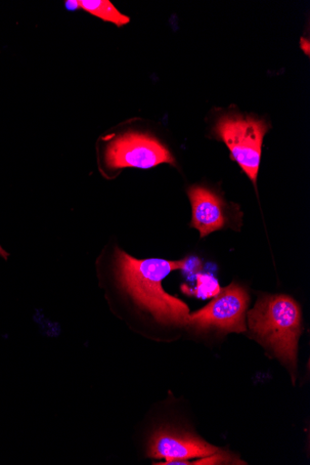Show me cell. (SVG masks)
Listing matches in <instances>:
<instances>
[{
  "instance_id": "obj_6",
  "label": "cell",
  "mask_w": 310,
  "mask_h": 465,
  "mask_svg": "<svg viewBox=\"0 0 310 465\" xmlns=\"http://www.w3.org/2000/svg\"><path fill=\"white\" fill-rule=\"evenodd\" d=\"M218 451V448L195 434L175 428L161 427L150 438L147 455L165 460L157 464H169L176 460L207 457Z\"/></svg>"
},
{
  "instance_id": "obj_4",
  "label": "cell",
  "mask_w": 310,
  "mask_h": 465,
  "mask_svg": "<svg viewBox=\"0 0 310 465\" xmlns=\"http://www.w3.org/2000/svg\"><path fill=\"white\" fill-rule=\"evenodd\" d=\"M248 293L239 284L220 289L215 299L204 309L190 314L187 325L198 330L215 328L225 332L246 331L245 314Z\"/></svg>"
},
{
  "instance_id": "obj_3",
  "label": "cell",
  "mask_w": 310,
  "mask_h": 465,
  "mask_svg": "<svg viewBox=\"0 0 310 465\" xmlns=\"http://www.w3.org/2000/svg\"><path fill=\"white\" fill-rule=\"evenodd\" d=\"M268 131V124L264 121L241 115L221 117L215 125V134L254 183L257 179L263 140Z\"/></svg>"
},
{
  "instance_id": "obj_9",
  "label": "cell",
  "mask_w": 310,
  "mask_h": 465,
  "mask_svg": "<svg viewBox=\"0 0 310 465\" xmlns=\"http://www.w3.org/2000/svg\"><path fill=\"white\" fill-rule=\"evenodd\" d=\"M309 41L306 40V39H302L301 41V48L302 50L305 53V54L308 56L309 55Z\"/></svg>"
},
{
  "instance_id": "obj_10",
  "label": "cell",
  "mask_w": 310,
  "mask_h": 465,
  "mask_svg": "<svg viewBox=\"0 0 310 465\" xmlns=\"http://www.w3.org/2000/svg\"><path fill=\"white\" fill-rule=\"evenodd\" d=\"M0 257L5 260H8L9 252H7L2 246H0Z\"/></svg>"
},
{
  "instance_id": "obj_5",
  "label": "cell",
  "mask_w": 310,
  "mask_h": 465,
  "mask_svg": "<svg viewBox=\"0 0 310 465\" xmlns=\"http://www.w3.org/2000/svg\"><path fill=\"white\" fill-rule=\"evenodd\" d=\"M105 161L112 168L148 169L161 163H174L169 151L155 138L139 133H127L112 141Z\"/></svg>"
},
{
  "instance_id": "obj_2",
  "label": "cell",
  "mask_w": 310,
  "mask_h": 465,
  "mask_svg": "<svg viewBox=\"0 0 310 465\" xmlns=\"http://www.w3.org/2000/svg\"><path fill=\"white\" fill-rule=\"evenodd\" d=\"M248 324L259 341L295 370L302 331L301 311L292 298L284 294L265 295L248 312Z\"/></svg>"
},
{
  "instance_id": "obj_7",
  "label": "cell",
  "mask_w": 310,
  "mask_h": 465,
  "mask_svg": "<svg viewBox=\"0 0 310 465\" xmlns=\"http://www.w3.org/2000/svg\"><path fill=\"white\" fill-rule=\"evenodd\" d=\"M189 197L193 207L192 225L200 232L201 237L225 226V203L215 193L203 187H193Z\"/></svg>"
},
{
  "instance_id": "obj_8",
  "label": "cell",
  "mask_w": 310,
  "mask_h": 465,
  "mask_svg": "<svg viewBox=\"0 0 310 465\" xmlns=\"http://www.w3.org/2000/svg\"><path fill=\"white\" fill-rule=\"evenodd\" d=\"M75 5L83 11L112 23L117 26H123L130 22L128 16L120 13L109 0H79Z\"/></svg>"
},
{
  "instance_id": "obj_1",
  "label": "cell",
  "mask_w": 310,
  "mask_h": 465,
  "mask_svg": "<svg viewBox=\"0 0 310 465\" xmlns=\"http://www.w3.org/2000/svg\"><path fill=\"white\" fill-rule=\"evenodd\" d=\"M115 262L121 286L141 308L149 312L160 323L187 325L191 314L188 305L167 293L162 285L172 272L185 270L187 260H137L116 249Z\"/></svg>"
}]
</instances>
